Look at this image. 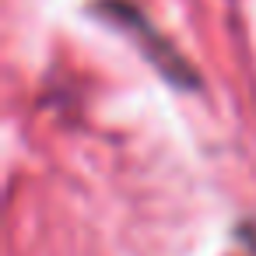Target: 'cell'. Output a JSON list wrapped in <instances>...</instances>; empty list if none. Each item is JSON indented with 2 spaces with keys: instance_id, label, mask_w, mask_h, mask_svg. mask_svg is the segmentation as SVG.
<instances>
[{
  "instance_id": "1",
  "label": "cell",
  "mask_w": 256,
  "mask_h": 256,
  "mask_svg": "<svg viewBox=\"0 0 256 256\" xmlns=\"http://www.w3.org/2000/svg\"><path fill=\"white\" fill-rule=\"evenodd\" d=\"M109 18H116L120 25H126V32H134L137 36V42H144V56L148 60H154L172 81H182V84H190L193 81V70L179 60V53L168 46V42H162L154 32H151V25L134 11V8H126V4H109Z\"/></svg>"
}]
</instances>
